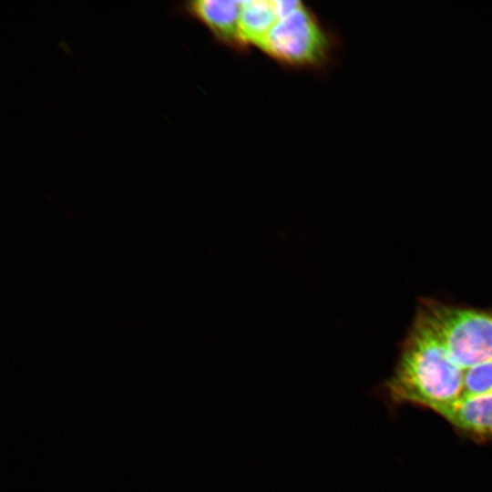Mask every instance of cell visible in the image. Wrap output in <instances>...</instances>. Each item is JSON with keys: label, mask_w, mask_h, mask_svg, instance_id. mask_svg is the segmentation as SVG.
I'll use <instances>...</instances> for the list:
<instances>
[{"label": "cell", "mask_w": 492, "mask_h": 492, "mask_svg": "<svg viewBox=\"0 0 492 492\" xmlns=\"http://www.w3.org/2000/svg\"><path fill=\"white\" fill-rule=\"evenodd\" d=\"M258 47L284 65L314 67L327 62L332 42L315 15L302 3L279 18Z\"/></svg>", "instance_id": "obj_3"}, {"label": "cell", "mask_w": 492, "mask_h": 492, "mask_svg": "<svg viewBox=\"0 0 492 492\" xmlns=\"http://www.w3.org/2000/svg\"><path fill=\"white\" fill-rule=\"evenodd\" d=\"M440 415L470 436L492 438V393L462 397Z\"/></svg>", "instance_id": "obj_5"}, {"label": "cell", "mask_w": 492, "mask_h": 492, "mask_svg": "<svg viewBox=\"0 0 492 492\" xmlns=\"http://www.w3.org/2000/svg\"><path fill=\"white\" fill-rule=\"evenodd\" d=\"M464 372L416 317L385 387L395 402L415 404L440 415L462 398Z\"/></svg>", "instance_id": "obj_1"}, {"label": "cell", "mask_w": 492, "mask_h": 492, "mask_svg": "<svg viewBox=\"0 0 492 492\" xmlns=\"http://www.w3.org/2000/svg\"><path fill=\"white\" fill-rule=\"evenodd\" d=\"M179 9L201 23L220 43L239 50L246 47L240 29L241 1H190Z\"/></svg>", "instance_id": "obj_4"}, {"label": "cell", "mask_w": 492, "mask_h": 492, "mask_svg": "<svg viewBox=\"0 0 492 492\" xmlns=\"http://www.w3.org/2000/svg\"><path fill=\"white\" fill-rule=\"evenodd\" d=\"M490 393H492V360L465 370L462 397Z\"/></svg>", "instance_id": "obj_7"}, {"label": "cell", "mask_w": 492, "mask_h": 492, "mask_svg": "<svg viewBox=\"0 0 492 492\" xmlns=\"http://www.w3.org/2000/svg\"><path fill=\"white\" fill-rule=\"evenodd\" d=\"M416 317L462 370L492 360V313L428 302Z\"/></svg>", "instance_id": "obj_2"}, {"label": "cell", "mask_w": 492, "mask_h": 492, "mask_svg": "<svg viewBox=\"0 0 492 492\" xmlns=\"http://www.w3.org/2000/svg\"><path fill=\"white\" fill-rule=\"evenodd\" d=\"M278 20L274 1H241L240 29L245 46H259Z\"/></svg>", "instance_id": "obj_6"}]
</instances>
